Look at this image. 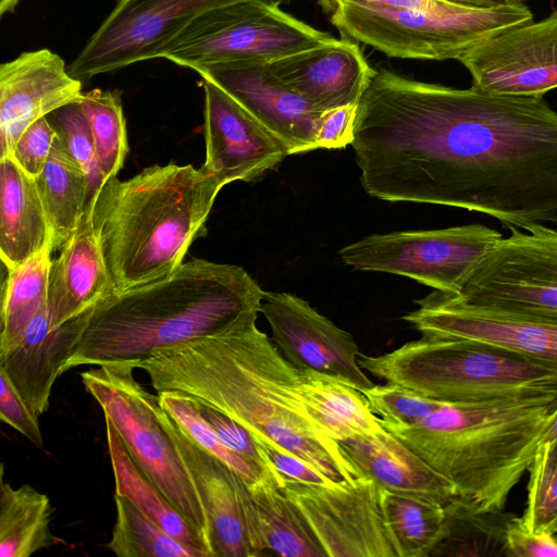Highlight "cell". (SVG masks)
Segmentation results:
<instances>
[{
    "label": "cell",
    "mask_w": 557,
    "mask_h": 557,
    "mask_svg": "<svg viewBox=\"0 0 557 557\" xmlns=\"http://www.w3.org/2000/svg\"><path fill=\"white\" fill-rule=\"evenodd\" d=\"M350 145L372 197L475 211L508 228L557 223V112L543 97L381 69L358 103Z\"/></svg>",
    "instance_id": "1"
},
{
    "label": "cell",
    "mask_w": 557,
    "mask_h": 557,
    "mask_svg": "<svg viewBox=\"0 0 557 557\" xmlns=\"http://www.w3.org/2000/svg\"><path fill=\"white\" fill-rule=\"evenodd\" d=\"M256 321L257 317L244 319L133 362L147 373L157 394L178 391L213 406L257 442L295 454L334 483L361 478L341 444L309 416L300 371Z\"/></svg>",
    "instance_id": "2"
},
{
    "label": "cell",
    "mask_w": 557,
    "mask_h": 557,
    "mask_svg": "<svg viewBox=\"0 0 557 557\" xmlns=\"http://www.w3.org/2000/svg\"><path fill=\"white\" fill-rule=\"evenodd\" d=\"M265 292L243 268L193 258L171 275L112 292L73 318L79 335L62 374L138 361L152 351L258 317Z\"/></svg>",
    "instance_id": "3"
},
{
    "label": "cell",
    "mask_w": 557,
    "mask_h": 557,
    "mask_svg": "<svg viewBox=\"0 0 557 557\" xmlns=\"http://www.w3.org/2000/svg\"><path fill=\"white\" fill-rule=\"evenodd\" d=\"M224 187L191 164L151 165L101 187L91 218L115 292L175 272L206 223Z\"/></svg>",
    "instance_id": "4"
},
{
    "label": "cell",
    "mask_w": 557,
    "mask_h": 557,
    "mask_svg": "<svg viewBox=\"0 0 557 557\" xmlns=\"http://www.w3.org/2000/svg\"><path fill=\"white\" fill-rule=\"evenodd\" d=\"M556 393L475 404H443L411 425L381 424L463 497L484 510H504L528 471Z\"/></svg>",
    "instance_id": "5"
},
{
    "label": "cell",
    "mask_w": 557,
    "mask_h": 557,
    "mask_svg": "<svg viewBox=\"0 0 557 557\" xmlns=\"http://www.w3.org/2000/svg\"><path fill=\"white\" fill-rule=\"evenodd\" d=\"M345 38L388 57L458 60L484 39L533 21L522 2L478 5L455 0H320Z\"/></svg>",
    "instance_id": "6"
},
{
    "label": "cell",
    "mask_w": 557,
    "mask_h": 557,
    "mask_svg": "<svg viewBox=\"0 0 557 557\" xmlns=\"http://www.w3.org/2000/svg\"><path fill=\"white\" fill-rule=\"evenodd\" d=\"M359 366L386 383L444 404H475L557 392V369L458 337L424 336Z\"/></svg>",
    "instance_id": "7"
},
{
    "label": "cell",
    "mask_w": 557,
    "mask_h": 557,
    "mask_svg": "<svg viewBox=\"0 0 557 557\" xmlns=\"http://www.w3.org/2000/svg\"><path fill=\"white\" fill-rule=\"evenodd\" d=\"M135 369L133 361L108 362L81 372V379L86 392L113 423L137 467L212 550L201 500L178 450L153 411L152 393L135 379Z\"/></svg>",
    "instance_id": "8"
},
{
    "label": "cell",
    "mask_w": 557,
    "mask_h": 557,
    "mask_svg": "<svg viewBox=\"0 0 557 557\" xmlns=\"http://www.w3.org/2000/svg\"><path fill=\"white\" fill-rule=\"evenodd\" d=\"M333 37L280 9L246 0L207 11L158 53L195 72L215 64L263 62L321 45Z\"/></svg>",
    "instance_id": "9"
},
{
    "label": "cell",
    "mask_w": 557,
    "mask_h": 557,
    "mask_svg": "<svg viewBox=\"0 0 557 557\" xmlns=\"http://www.w3.org/2000/svg\"><path fill=\"white\" fill-rule=\"evenodd\" d=\"M483 224L400 231L366 236L343 247V263L361 271L407 276L447 295H458L476 263L502 238Z\"/></svg>",
    "instance_id": "10"
},
{
    "label": "cell",
    "mask_w": 557,
    "mask_h": 557,
    "mask_svg": "<svg viewBox=\"0 0 557 557\" xmlns=\"http://www.w3.org/2000/svg\"><path fill=\"white\" fill-rule=\"evenodd\" d=\"M467 276L458 299L557 315V228L511 227Z\"/></svg>",
    "instance_id": "11"
},
{
    "label": "cell",
    "mask_w": 557,
    "mask_h": 557,
    "mask_svg": "<svg viewBox=\"0 0 557 557\" xmlns=\"http://www.w3.org/2000/svg\"><path fill=\"white\" fill-rule=\"evenodd\" d=\"M246 0H117L67 66L79 81L157 59L160 50L207 11ZM277 5L290 0H258Z\"/></svg>",
    "instance_id": "12"
},
{
    "label": "cell",
    "mask_w": 557,
    "mask_h": 557,
    "mask_svg": "<svg viewBox=\"0 0 557 557\" xmlns=\"http://www.w3.org/2000/svg\"><path fill=\"white\" fill-rule=\"evenodd\" d=\"M403 317L424 336L480 342L557 369V315L532 310L474 305L433 292Z\"/></svg>",
    "instance_id": "13"
},
{
    "label": "cell",
    "mask_w": 557,
    "mask_h": 557,
    "mask_svg": "<svg viewBox=\"0 0 557 557\" xmlns=\"http://www.w3.org/2000/svg\"><path fill=\"white\" fill-rule=\"evenodd\" d=\"M327 557H399L370 478L330 484L282 482Z\"/></svg>",
    "instance_id": "14"
},
{
    "label": "cell",
    "mask_w": 557,
    "mask_h": 557,
    "mask_svg": "<svg viewBox=\"0 0 557 557\" xmlns=\"http://www.w3.org/2000/svg\"><path fill=\"white\" fill-rule=\"evenodd\" d=\"M153 411L171 436L205 509L214 557L264 554L258 515L246 484L223 462L197 445L152 394Z\"/></svg>",
    "instance_id": "15"
},
{
    "label": "cell",
    "mask_w": 557,
    "mask_h": 557,
    "mask_svg": "<svg viewBox=\"0 0 557 557\" xmlns=\"http://www.w3.org/2000/svg\"><path fill=\"white\" fill-rule=\"evenodd\" d=\"M457 61L469 71L471 87L478 90L543 97L557 88V10L484 39Z\"/></svg>",
    "instance_id": "16"
},
{
    "label": "cell",
    "mask_w": 557,
    "mask_h": 557,
    "mask_svg": "<svg viewBox=\"0 0 557 557\" xmlns=\"http://www.w3.org/2000/svg\"><path fill=\"white\" fill-rule=\"evenodd\" d=\"M260 312L276 347L298 370L341 379L360 392L374 385L359 366L361 352L352 335L305 299L286 292H265Z\"/></svg>",
    "instance_id": "17"
},
{
    "label": "cell",
    "mask_w": 557,
    "mask_h": 557,
    "mask_svg": "<svg viewBox=\"0 0 557 557\" xmlns=\"http://www.w3.org/2000/svg\"><path fill=\"white\" fill-rule=\"evenodd\" d=\"M202 86L206 160L201 168L207 173L224 186L251 182L288 156L281 140L223 89L207 79Z\"/></svg>",
    "instance_id": "18"
},
{
    "label": "cell",
    "mask_w": 557,
    "mask_h": 557,
    "mask_svg": "<svg viewBox=\"0 0 557 557\" xmlns=\"http://www.w3.org/2000/svg\"><path fill=\"white\" fill-rule=\"evenodd\" d=\"M197 73L219 86L285 146L288 156L318 149L322 111L281 83L263 62H234Z\"/></svg>",
    "instance_id": "19"
},
{
    "label": "cell",
    "mask_w": 557,
    "mask_h": 557,
    "mask_svg": "<svg viewBox=\"0 0 557 557\" xmlns=\"http://www.w3.org/2000/svg\"><path fill=\"white\" fill-rule=\"evenodd\" d=\"M82 81L49 49L21 53L0 66V158L9 157L20 135L57 109L79 102Z\"/></svg>",
    "instance_id": "20"
},
{
    "label": "cell",
    "mask_w": 557,
    "mask_h": 557,
    "mask_svg": "<svg viewBox=\"0 0 557 557\" xmlns=\"http://www.w3.org/2000/svg\"><path fill=\"white\" fill-rule=\"evenodd\" d=\"M267 65L275 78L320 111L358 104L376 73L357 44L334 37Z\"/></svg>",
    "instance_id": "21"
},
{
    "label": "cell",
    "mask_w": 557,
    "mask_h": 557,
    "mask_svg": "<svg viewBox=\"0 0 557 557\" xmlns=\"http://www.w3.org/2000/svg\"><path fill=\"white\" fill-rule=\"evenodd\" d=\"M115 292L94 228L91 209L52 259L48 282V315L52 329L77 317Z\"/></svg>",
    "instance_id": "22"
},
{
    "label": "cell",
    "mask_w": 557,
    "mask_h": 557,
    "mask_svg": "<svg viewBox=\"0 0 557 557\" xmlns=\"http://www.w3.org/2000/svg\"><path fill=\"white\" fill-rule=\"evenodd\" d=\"M78 335L73 319L52 329L48 305H45L28 324L21 342L0 354V370L38 417L49 408L53 384L73 355Z\"/></svg>",
    "instance_id": "23"
},
{
    "label": "cell",
    "mask_w": 557,
    "mask_h": 557,
    "mask_svg": "<svg viewBox=\"0 0 557 557\" xmlns=\"http://www.w3.org/2000/svg\"><path fill=\"white\" fill-rule=\"evenodd\" d=\"M339 444L360 474L372 479L383 490L443 506L458 496L449 481L384 426L375 434Z\"/></svg>",
    "instance_id": "24"
},
{
    "label": "cell",
    "mask_w": 557,
    "mask_h": 557,
    "mask_svg": "<svg viewBox=\"0 0 557 557\" xmlns=\"http://www.w3.org/2000/svg\"><path fill=\"white\" fill-rule=\"evenodd\" d=\"M52 244V231L35 178L11 157L0 158V256L12 269Z\"/></svg>",
    "instance_id": "25"
},
{
    "label": "cell",
    "mask_w": 557,
    "mask_h": 557,
    "mask_svg": "<svg viewBox=\"0 0 557 557\" xmlns=\"http://www.w3.org/2000/svg\"><path fill=\"white\" fill-rule=\"evenodd\" d=\"M300 392L311 419L338 443L383 428L363 393L341 379L300 371Z\"/></svg>",
    "instance_id": "26"
},
{
    "label": "cell",
    "mask_w": 557,
    "mask_h": 557,
    "mask_svg": "<svg viewBox=\"0 0 557 557\" xmlns=\"http://www.w3.org/2000/svg\"><path fill=\"white\" fill-rule=\"evenodd\" d=\"M110 461L114 475L115 493L128 499L165 532L214 557L199 532L169 500L164 493L137 467L127 451L111 420L104 417Z\"/></svg>",
    "instance_id": "27"
},
{
    "label": "cell",
    "mask_w": 557,
    "mask_h": 557,
    "mask_svg": "<svg viewBox=\"0 0 557 557\" xmlns=\"http://www.w3.org/2000/svg\"><path fill=\"white\" fill-rule=\"evenodd\" d=\"M248 491L265 550L283 557H327L304 513L272 470L267 468Z\"/></svg>",
    "instance_id": "28"
},
{
    "label": "cell",
    "mask_w": 557,
    "mask_h": 557,
    "mask_svg": "<svg viewBox=\"0 0 557 557\" xmlns=\"http://www.w3.org/2000/svg\"><path fill=\"white\" fill-rule=\"evenodd\" d=\"M1 466L0 484V557H29L64 543L51 531L53 507L49 497L23 484L13 487L4 482Z\"/></svg>",
    "instance_id": "29"
},
{
    "label": "cell",
    "mask_w": 557,
    "mask_h": 557,
    "mask_svg": "<svg viewBox=\"0 0 557 557\" xmlns=\"http://www.w3.org/2000/svg\"><path fill=\"white\" fill-rule=\"evenodd\" d=\"M52 231L53 251L61 248L87 210L88 182L79 163L57 135L49 158L35 178Z\"/></svg>",
    "instance_id": "30"
},
{
    "label": "cell",
    "mask_w": 557,
    "mask_h": 557,
    "mask_svg": "<svg viewBox=\"0 0 557 557\" xmlns=\"http://www.w3.org/2000/svg\"><path fill=\"white\" fill-rule=\"evenodd\" d=\"M52 251L49 246L20 265L7 269L1 299L0 354L21 342L33 318L47 305Z\"/></svg>",
    "instance_id": "31"
},
{
    "label": "cell",
    "mask_w": 557,
    "mask_h": 557,
    "mask_svg": "<svg viewBox=\"0 0 557 557\" xmlns=\"http://www.w3.org/2000/svg\"><path fill=\"white\" fill-rule=\"evenodd\" d=\"M446 531L432 555L447 549L445 555L506 556V531L515 515L503 510H484L457 496L445 506Z\"/></svg>",
    "instance_id": "32"
},
{
    "label": "cell",
    "mask_w": 557,
    "mask_h": 557,
    "mask_svg": "<svg viewBox=\"0 0 557 557\" xmlns=\"http://www.w3.org/2000/svg\"><path fill=\"white\" fill-rule=\"evenodd\" d=\"M381 504L399 557L431 556L445 535V506L383 488Z\"/></svg>",
    "instance_id": "33"
},
{
    "label": "cell",
    "mask_w": 557,
    "mask_h": 557,
    "mask_svg": "<svg viewBox=\"0 0 557 557\" xmlns=\"http://www.w3.org/2000/svg\"><path fill=\"white\" fill-rule=\"evenodd\" d=\"M115 522L106 547L117 557H207L165 532L128 499L114 494Z\"/></svg>",
    "instance_id": "34"
},
{
    "label": "cell",
    "mask_w": 557,
    "mask_h": 557,
    "mask_svg": "<svg viewBox=\"0 0 557 557\" xmlns=\"http://www.w3.org/2000/svg\"><path fill=\"white\" fill-rule=\"evenodd\" d=\"M94 137L106 182L120 172L128 152L126 121L117 90L92 89L78 102Z\"/></svg>",
    "instance_id": "35"
},
{
    "label": "cell",
    "mask_w": 557,
    "mask_h": 557,
    "mask_svg": "<svg viewBox=\"0 0 557 557\" xmlns=\"http://www.w3.org/2000/svg\"><path fill=\"white\" fill-rule=\"evenodd\" d=\"M161 407L206 451L228 467L247 487L255 485L265 469L227 448L199 413L193 397L178 391L158 393Z\"/></svg>",
    "instance_id": "36"
},
{
    "label": "cell",
    "mask_w": 557,
    "mask_h": 557,
    "mask_svg": "<svg viewBox=\"0 0 557 557\" xmlns=\"http://www.w3.org/2000/svg\"><path fill=\"white\" fill-rule=\"evenodd\" d=\"M527 473L522 524L531 532L557 533V444L539 445Z\"/></svg>",
    "instance_id": "37"
},
{
    "label": "cell",
    "mask_w": 557,
    "mask_h": 557,
    "mask_svg": "<svg viewBox=\"0 0 557 557\" xmlns=\"http://www.w3.org/2000/svg\"><path fill=\"white\" fill-rule=\"evenodd\" d=\"M47 119L87 176V209H90L106 180L99 165L89 123L78 102L57 109Z\"/></svg>",
    "instance_id": "38"
},
{
    "label": "cell",
    "mask_w": 557,
    "mask_h": 557,
    "mask_svg": "<svg viewBox=\"0 0 557 557\" xmlns=\"http://www.w3.org/2000/svg\"><path fill=\"white\" fill-rule=\"evenodd\" d=\"M362 393L380 419L400 425L418 423L444 404L391 383L373 385Z\"/></svg>",
    "instance_id": "39"
},
{
    "label": "cell",
    "mask_w": 557,
    "mask_h": 557,
    "mask_svg": "<svg viewBox=\"0 0 557 557\" xmlns=\"http://www.w3.org/2000/svg\"><path fill=\"white\" fill-rule=\"evenodd\" d=\"M55 137L57 132L47 116L41 117L20 135L9 157L26 174L36 178L49 158Z\"/></svg>",
    "instance_id": "40"
},
{
    "label": "cell",
    "mask_w": 557,
    "mask_h": 557,
    "mask_svg": "<svg viewBox=\"0 0 557 557\" xmlns=\"http://www.w3.org/2000/svg\"><path fill=\"white\" fill-rule=\"evenodd\" d=\"M193 399L203 420L227 448L265 469L257 441L247 429L213 406L195 397Z\"/></svg>",
    "instance_id": "41"
},
{
    "label": "cell",
    "mask_w": 557,
    "mask_h": 557,
    "mask_svg": "<svg viewBox=\"0 0 557 557\" xmlns=\"http://www.w3.org/2000/svg\"><path fill=\"white\" fill-rule=\"evenodd\" d=\"M38 416L20 396L7 374L0 370V419L9 424L36 447H44Z\"/></svg>",
    "instance_id": "42"
},
{
    "label": "cell",
    "mask_w": 557,
    "mask_h": 557,
    "mask_svg": "<svg viewBox=\"0 0 557 557\" xmlns=\"http://www.w3.org/2000/svg\"><path fill=\"white\" fill-rule=\"evenodd\" d=\"M257 444L265 467L272 470L282 482L334 483L295 454L272 444L262 442Z\"/></svg>",
    "instance_id": "43"
},
{
    "label": "cell",
    "mask_w": 557,
    "mask_h": 557,
    "mask_svg": "<svg viewBox=\"0 0 557 557\" xmlns=\"http://www.w3.org/2000/svg\"><path fill=\"white\" fill-rule=\"evenodd\" d=\"M358 104H346L321 112L315 139L319 148L335 149L350 145Z\"/></svg>",
    "instance_id": "44"
},
{
    "label": "cell",
    "mask_w": 557,
    "mask_h": 557,
    "mask_svg": "<svg viewBox=\"0 0 557 557\" xmlns=\"http://www.w3.org/2000/svg\"><path fill=\"white\" fill-rule=\"evenodd\" d=\"M509 557H557V533L531 532L513 516L506 531Z\"/></svg>",
    "instance_id": "45"
},
{
    "label": "cell",
    "mask_w": 557,
    "mask_h": 557,
    "mask_svg": "<svg viewBox=\"0 0 557 557\" xmlns=\"http://www.w3.org/2000/svg\"><path fill=\"white\" fill-rule=\"evenodd\" d=\"M557 444V406L553 410L544 432L540 438L539 445Z\"/></svg>",
    "instance_id": "46"
},
{
    "label": "cell",
    "mask_w": 557,
    "mask_h": 557,
    "mask_svg": "<svg viewBox=\"0 0 557 557\" xmlns=\"http://www.w3.org/2000/svg\"><path fill=\"white\" fill-rule=\"evenodd\" d=\"M18 2L20 0H0V14L12 11Z\"/></svg>",
    "instance_id": "47"
},
{
    "label": "cell",
    "mask_w": 557,
    "mask_h": 557,
    "mask_svg": "<svg viewBox=\"0 0 557 557\" xmlns=\"http://www.w3.org/2000/svg\"><path fill=\"white\" fill-rule=\"evenodd\" d=\"M455 1L466 2V3H471V4H478V5H488V4L496 3V2H491V1H487V0H455Z\"/></svg>",
    "instance_id": "48"
},
{
    "label": "cell",
    "mask_w": 557,
    "mask_h": 557,
    "mask_svg": "<svg viewBox=\"0 0 557 557\" xmlns=\"http://www.w3.org/2000/svg\"><path fill=\"white\" fill-rule=\"evenodd\" d=\"M499 1H506V2H522L523 0H499Z\"/></svg>",
    "instance_id": "49"
},
{
    "label": "cell",
    "mask_w": 557,
    "mask_h": 557,
    "mask_svg": "<svg viewBox=\"0 0 557 557\" xmlns=\"http://www.w3.org/2000/svg\"><path fill=\"white\" fill-rule=\"evenodd\" d=\"M487 1H491V2H497V1H499V0H487Z\"/></svg>",
    "instance_id": "50"
}]
</instances>
